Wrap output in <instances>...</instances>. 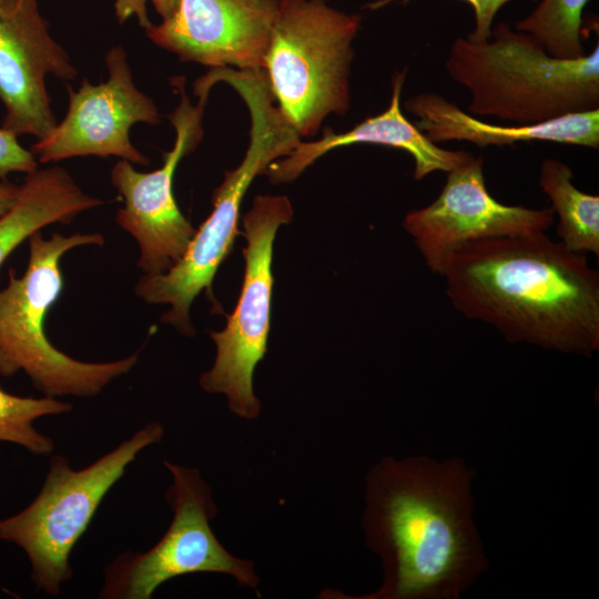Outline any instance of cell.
Here are the masks:
<instances>
[{
  "mask_svg": "<svg viewBox=\"0 0 599 599\" xmlns=\"http://www.w3.org/2000/svg\"><path fill=\"white\" fill-rule=\"evenodd\" d=\"M460 457L386 456L367 473L362 527L384 578L363 599H458L488 569Z\"/></svg>",
  "mask_w": 599,
  "mask_h": 599,
  "instance_id": "6da1fadb",
  "label": "cell"
},
{
  "mask_svg": "<svg viewBox=\"0 0 599 599\" xmlns=\"http://www.w3.org/2000/svg\"><path fill=\"white\" fill-rule=\"evenodd\" d=\"M585 255L545 232L501 235L458 248L441 276L459 313L507 341L591 356L599 348V274Z\"/></svg>",
  "mask_w": 599,
  "mask_h": 599,
  "instance_id": "7a4b0ae2",
  "label": "cell"
},
{
  "mask_svg": "<svg viewBox=\"0 0 599 599\" xmlns=\"http://www.w3.org/2000/svg\"><path fill=\"white\" fill-rule=\"evenodd\" d=\"M445 68L470 93L468 113L514 124L599 109V48L557 59L530 34L499 23L485 41L457 38Z\"/></svg>",
  "mask_w": 599,
  "mask_h": 599,
  "instance_id": "3957f363",
  "label": "cell"
},
{
  "mask_svg": "<svg viewBox=\"0 0 599 599\" xmlns=\"http://www.w3.org/2000/svg\"><path fill=\"white\" fill-rule=\"evenodd\" d=\"M215 78L229 83L245 102L251 115L250 145L241 164L226 172L214 191L213 211L195 231L182 258L165 273L143 274L134 287L149 304H169L161 322L185 336L194 335L190 319L193 301L203 290L211 293L215 273L233 247L241 204L252 181L301 141L274 104L264 70L221 68Z\"/></svg>",
  "mask_w": 599,
  "mask_h": 599,
  "instance_id": "277c9868",
  "label": "cell"
},
{
  "mask_svg": "<svg viewBox=\"0 0 599 599\" xmlns=\"http://www.w3.org/2000/svg\"><path fill=\"white\" fill-rule=\"evenodd\" d=\"M26 272L9 270L8 285L0 290V375L22 370L45 396L93 397L138 363L140 351L102 363L78 361L55 348L44 332V319L63 288L60 261L79 246L104 243L100 233H58L49 238L40 231L29 238Z\"/></svg>",
  "mask_w": 599,
  "mask_h": 599,
  "instance_id": "5b68a950",
  "label": "cell"
},
{
  "mask_svg": "<svg viewBox=\"0 0 599 599\" xmlns=\"http://www.w3.org/2000/svg\"><path fill=\"white\" fill-rule=\"evenodd\" d=\"M361 26L322 0H278L263 70L274 100L300 136L314 135L349 105L353 41Z\"/></svg>",
  "mask_w": 599,
  "mask_h": 599,
  "instance_id": "8992f818",
  "label": "cell"
},
{
  "mask_svg": "<svg viewBox=\"0 0 599 599\" xmlns=\"http://www.w3.org/2000/svg\"><path fill=\"white\" fill-rule=\"evenodd\" d=\"M163 435L162 424L151 422L82 469H73L63 456H53L35 498L20 512L0 520V539L24 550L39 590L59 595L72 576L71 551L105 495L139 454Z\"/></svg>",
  "mask_w": 599,
  "mask_h": 599,
  "instance_id": "52a82bcc",
  "label": "cell"
},
{
  "mask_svg": "<svg viewBox=\"0 0 599 599\" xmlns=\"http://www.w3.org/2000/svg\"><path fill=\"white\" fill-rule=\"evenodd\" d=\"M172 476L165 498L172 521L162 538L143 552L124 551L104 569L103 599H150L170 579L195 572L224 573L255 589L253 561L232 555L214 535L217 514L210 485L194 467L163 461Z\"/></svg>",
  "mask_w": 599,
  "mask_h": 599,
  "instance_id": "ba28073f",
  "label": "cell"
},
{
  "mask_svg": "<svg viewBox=\"0 0 599 599\" xmlns=\"http://www.w3.org/2000/svg\"><path fill=\"white\" fill-rule=\"evenodd\" d=\"M290 200L282 195H258L243 217L245 272L240 298L226 326L210 332L215 343L213 366L200 377L210 394H223L229 409L240 418L255 419L261 403L253 388V375L267 349L273 287V243L278 227L292 221Z\"/></svg>",
  "mask_w": 599,
  "mask_h": 599,
  "instance_id": "9c48e42d",
  "label": "cell"
},
{
  "mask_svg": "<svg viewBox=\"0 0 599 599\" xmlns=\"http://www.w3.org/2000/svg\"><path fill=\"white\" fill-rule=\"evenodd\" d=\"M180 103L169 115L175 142L164 154L161 167L139 172L126 160L111 170V183L124 201L116 213L118 224L130 233L140 247L138 266L144 275L169 271L185 253L195 229L180 211L173 194V177L179 162L195 149L203 136L202 116L209 90H200L193 105L182 78L173 80Z\"/></svg>",
  "mask_w": 599,
  "mask_h": 599,
  "instance_id": "30bf717a",
  "label": "cell"
},
{
  "mask_svg": "<svg viewBox=\"0 0 599 599\" xmlns=\"http://www.w3.org/2000/svg\"><path fill=\"white\" fill-rule=\"evenodd\" d=\"M104 61L109 72L106 81L91 84L83 79L77 91L68 88L65 116L31 146L40 163L90 155H112L141 165L149 163L132 144L130 130L140 122L158 124V108L135 87L122 47L111 48Z\"/></svg>",
  "mask_w": 599,
  "mask_h": 599,
  "instance_id": "8fae6325",
  "label": "cell"
},
{
  "mask_svg": "<svg viewBox=\"0 0 599 599\" xmlns=\"http://www.w3.org/2000/svg\"><path fill=\"white\" fill-rule=\"evenodd\" d=\"M554 221L550 207L506 205L494 199L486 187L483 158L471 156L447 172L436 200L408 212L403 226L413 237L426 266L441 276L451 255L469 242L546 232Z\"/></svg>",
  "mask_w": 599,
  "mask_h": 599,
  "instance_id": "7c38bea8",
  "label": "cell"
},
{
  "mask_svg": "<svg viewBox=\"0 0 599 599\" xmlns=\"http://www.w3.org/2000/svg\"><path fill=\"white\" fill-rule=\"evenodd\" d=\"M77 77L67 51L51 37L37 0H0L2 128L42 139L57 124L47 75Z\"/></svg>",
  "mask_w": 599,
  "mask_h": 599,
  "instance_id": "4fadbf2b",
  "label": "cell"
},
{
  "mask_svg": "<svg viewBox=\"0 0 599 599\" xmlns=\"http://www.w3.org/2000/svg\"><path fill=\"white\" fill-rule=\"evenodd\" d=\"M278 0H180L174 13L145 29L182 61L262 70Z\"/></svg>",
  "mask_w": 599,
  "mask_h": 599,
  "instance_id": "5bb4252c",
  "label": "cell"
},
{
  "mask_svg": "<svg viewBox=\"0 0 599 599\" xmlns=\"http://www.w3.org/2000/svg\"><path fill=\"white\" fill-rule=\"evenodd\" d=\"M405 77V72L394 77L390 103L383 113L367 118L344 133L326 128L319 140L300 141L284 159L268 165L265 173L271 182H292L323 154L355 143L379 144L408 152L415 162L414 179L417 181L435 171L449 172L468 161L473 156L470 153L438 146L403 114L400 95Z\"/></svg>",
  "mask_w": 599,
  "mask_h": 599,
  "instance_id": "9a60e30c",
  "label": "cell"
},
{
  "mask_svg": "<svg viewBox=\"0 0 599 599\" xmlns=\"http://www.w3.org/2000/svg\"><path fill=\"white\" fill-rule=\"evenodd\" d=\"M415 125L434 143L468 141L480 148L548 141L598 149L599 109L566 114L532 124H493L460 110L438 93L425 92L406 101Z\"/></svg>",
  "mask_w": 599,
  "mask_h": 599,
  "instance_id": "2e32d148",
  "label": "cell"
},
{
  "mask_svg": "<svg viewBox=\"0 0 599 599\" xmlns=\"http://www.w3.org/2000/svg\"><path fill=\"white\" fill-rule=\"evenodd\" d=\"M101 204L102 200L84 193L60 166L28 173L17 202L0 216V266L33 233L50 224L69 223Z\"/></svg>",
  "mask_w": 599,
  "mask_h": 599,
  "instance_id": "e0dca14e",
  "label": "cell"
},
{
  "mask_svg": "<svg viewBox=\"0 0 599 599\" xmlns=\"http://www.w3.org/2000/svg\"><path fill=\"white\" fill-rule=\"evenodd\" d=\"M572 171L557 159L540 165L539 185L558 216L557 235L576 253L599 255V196L585 193L572 183Z\"/></svg>",
  "mask_w": 599,
  "mask_h": 599,
  "instance_id": "ac0fdd59",
  "label": "cell"
},
{
  "mask_svg": "<svg viewBox=\"0 0 599 599\" xmlns=\"http://www.w3.org/2000/svg\"><path fill=\"white\" fill-rule=\"evenodd\" d=\"M588 1L541 0L515 29L534 37L554 58H581L586 54L580 38L581 16Z\"/></svg>",
  "mask_w": 599,
  "mask_h": 599,
  "instance_id": "d6986e66",
  "label": "cell"
},
{
  "mask_svg": "<svg viewBox=\"0 0 599 599\" xmlns=\"http://www.w3.org/2000/svg\"><path fill=\"white\" fill-rule=\"evenodd\" d=\"M72 405L55 397H21L0 387V441L12 443L34 455H50L53 440L34 427L44 416L68 413Z\"/></svg>",
  "mask_w": 599,
  "mask_h": 599,
  "instance_id": "ffe728a7",
  "label": "cell"
},
{
  "mask_svg": "<svg viewBox=\"0 0 599 599\" xmlns=\"http://www.w3.org/2000/svg\"><path fill=\"white\" fill-rule=\"evenodd\" d=\"M38 169V160L31 150L24 149L18 135L0 128V179L13 172L30 173Z\"/></svg>",
  "mask_w": 599,
  "mask_h": 599,
  "instance_id": "44dd1931",
  "label": "cell"
},
{
  "mask_svg": "<svg viewBox=\"0 0 599 599\" xmlns=\"http://www.w3.org/2000/svg\"><path fill=\"white\" fill-rule=\"evenodd\" d=\"M400 1L407 3L409 0H377L367 4L369 9H378L388 3ZM473 6L476 19L475 29L467 37L473 41H485L490 38L493 21L499 9L510 0H465Z\"/></svg>",
  "mask_w": 599,
  "mask_h": 599,
  "instance_id": "7402d4cb",
  "label": "cell"
},
{
  "mask_svg": "<svg viewBox=\"0 0 599 599\" xmlns=\"http://www.w3.org/2000/svg\"><path fill=\"white\" fill-rule=\"evenodd\" d=\"M114 7L121 23L134 16L144 29L152 24L148 16L146 0H115Z\"/></svg>",
  "mask_w": 599,
  "mask_h": 599,
  "instance_id": "603a6c76",
  "label": "cell"
},
{
  "mask_svg": "<svg viewBox=\"0 0 599 599\" xmlns=\"http://www.w3.org/2000/svg\"><path fill=\"white\" fill-rule=\"evenodd\" d=\"M20 193V185H14L7 181L0 182V216L8 212L17 202Z\"/></svg>",
  "mask_w": 599,
  "mask_h": 599,
  "instance_id": "cb8c5ba5",
  "label": "cell"
},
{
  "mask_svg": "<svg viewBox=\"0 0 599 599\" xmlns=\"http://www.w3.org/2000/svg\"><path fill=\"white\" fill-rule=\"evenodd\" d=\"M180 0H152V3L156 12L161 16L162 20L171 17L179 6Z\"/></svg>",
  "mask_w": 599,
  "mask_h": 599,
  "instance_id": "d4e9b609",
  "label": "cell"
}]
</instances>
